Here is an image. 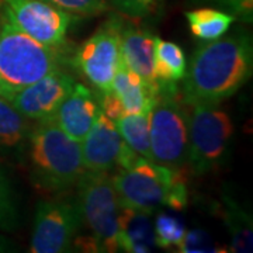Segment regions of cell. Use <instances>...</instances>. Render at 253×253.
I'll use <instances>...</instances> for the list:
<instances>
[{
	"instance_id": "obj_16",
	"label": "cell",
	"mask_w": 253,
	"mask_h": 253,
	"mask_svg": "<svg viewBox=\"0 0 253 253\" xmlns=\"http://www.w3.org/2000/svg\"><path fill=\"white\" fill-rule=\"evenodd\" d=\"M118 251L128 253H149L154 251V225L148 214L121 207L118 214Z\"/></svg>"
},
{
	"instance_id": "obj_8",
	"label": "cell",
	"mask_w": 253,
	"mask_h": 253,
	"mask_svg": "<svg viewBox=\"0 0 253 253\" xmlns=\"http://www.w3.org/2000/svg\"><path fill=\"white\" fill-rule=\"evenodd\" d=\"M124 17L113 14L73 55V66L100 91H110L121 65V27Z\"/></svg>"
},
{
	"instance_id": "obj_2",
	"label": "cell",
	"mask_w": 253,
	"mask_h": 253,
	"mask_svg": "<svg viewBox=\"0 0 253 253\" xmlns=\"http://www.w3.org/2000/svg\"><path fill=\"white\" fill-rule=\"evenodd\" d=\"M120 206L152 215L162 207L181 211L187 206L186 168L172 170L142 156L126 168H120L113 177Z\"/></svg>"
},
{
	"instance_id": "obj_29",
	"label": "cell",
	"mask_w": 253,
	"mask_h": 253,
	"mask_svg": "<svg viewBox=\"0 0 253 253\" xmlns=\"http://www.w3.org/2000/svg\"><path fill=\"white\" fill-rule=\"evenodd\" d=\"M0 31H1V14H0Z\"/></svg>"
},
{
	"instance_id": "obj_14",
	"label": "cell",
	"mask_w": 253,
	"mask_h": 253,
	"mask_svg": "<svg viewBox=\"0 0 253 253\" xmlns=\"http://www.w3.org/2000/svg\"><path fill=\"white\" fill-rule=\"evenodd\" d=\"M154 38L148 30L134 20L121 27V61L126 69L141 76L145 82L159 86L154 78Z\"/></svg>"
},
{
	"instance_id": "obj_1",
	"label": "cell",
	"mask_w": 253,
	"mask_h": 253,
	"mask_svg": "<svg viewBox=\"0 0 253 253\" xmlns=\"http://www.w3.org/2000/svg\"><path fill=\"white\" fill-rule=\"evenodd\" d=\"M252 71V36L236 28L196 49L181 79V100L189 106H218L251 79Z\"/></svg>"
},
{
	"instance_id": "obj_21",
	"label": "cell",
	"mask_w": 253,
	"mask_h": 253,
	"mask_svg": "<svg viewBox=\"0 0 253 253\" xmlns=\"http://www.w3.org/2000/svg\"><path fill=\"white\" fill-rule=\"evenodd\" d=\"M149 111L136 114H124L114 123L121 138L132 151L148 161H152L149 141Z\"/></svg>"
},
{
	"instance_id": "obj_3",
	"label": "cell",
	"mask_w": 253,
	"mask_h": 253,
	"mask_svg": "<svg viewBox=\"0 0 253 253\" xmlns=\"http://www.w3.org/2000/svg\"><path fill=\"white\" fill-rule=\"evenodd\" d=\"M34 123L27 145L33 184L45 193L71 190L84 173L81 142L66 135L54 118Z\"/></svg>"
},
{
	"instance_id": "obj_27",
	"label": "cell",
	"mask_w": 253,
	"mask_h": 253,
	"mask_svg": "<svg viewBox=\"0 0 253 253\" xmlns=\"http://www.w3.org/2000/svg\"><path fill=\"white\" fill-rule=\"evenodd\" d=\"M222 11L234 16L235 20L244 23H252L253 20V0H210Z\"/></svg>"
},
{
	"instance_id": "obj_17",
	"label": "cell",
	"mask_w": 253,
	"mask_h": 253,
	"mask_svg": "<svg viewBox=\"0 0 253 253\" xmlns=\"http://www.w3.org/2000/svg\"><path fill=\"white\" fill-rule=\"evenodd\" d=\"M33 121L0 96V149L18 154L28 145Z\"/></svg>"
},
{
	"instance_id": "obj_13",
	"label": "cell",
	"mask_w": 253,
	"mask_h": 253,
	"mask_svg": "<svg viewBox=\"0 0 253 253\" xmlns=\"http://www.w3.org/2000/svg\"><path fill=\"white\" fill-rule=\"evenodd\" d=\"M100 111V101L94 93L87 86L75 83L55 113L54 120L66 135L81 142L90 131Z\"/></svg>"
},
{
	"instance_id": "obj_5",
	"label": "cell",
	"mask_w": 253,
	"mask_h": 253,
	"mask_svg": "<svg viewBox=\"0 0 253 253\" xmlns=\"http://www.w3.org/2000/svg\"><path fill=\"white\" fill-rule=\"evenodd\" d=\"M82 225L90 236L75 238L73 245L86 252H118L117 229L120 201L109 172L84 170L76 183Z\"/></svg>"
},
{
	"instance_id": "obj_20",
	"label": "cell",
	"mask_w": 253,
	"mask_h": 253,
	"mask_svg": "<svg viewBox=\"0 0 253 253\" xmlns=\"http://www.w3.org/2000/svg\"><path fill=\"white\" fill-rule=\"evenodd\" d=\"M186 18L190 31L203 41H212L226 34L235 17L225 11L211 7H203L187 11Z\"/></svg>"
},
{
	"instance_id": "obj_9",
	"label": "cell",
	"mask_w": 253,
	"mask_h": 253,
	"mask_svg": "<svg viewBox=\"0 0 253 253\" xmlns=\"http://www.w3.org/2000/svg\"><path fill=\"white\" fill-rule=\"evenodd\" d=\"M82 226L76 199H45L38 203L31 235L33 253H62L72 249Z\"/></svg>"
},
{
	"instance_id": "obj_11",
	"label": "cell",
	"mask_w": 253,
	"mask_h": 253,
	"mask_svg": "<svg viewBox=\"0 0 253 253\" xmlns=\"http://www.w3.org/2000/svg\"><path fill=\"white\" fill-rule=\"evenodd\" d=\"M75 79L62 68L55 69L7 99L31 121L54 118L61 103L71 93Z\"/></svg>"
},
{
	"instance_id": "obj_23",
	"label": "cell",
	"mask_w": 253,
	"mask_h": 253,
	"mask_svg": "<svg viewBox=\"0 0 253 253\" xmlns=\"http://www.w3.org/2000/svg\"><path fill=\"white\" fill-rule=\"evenodd\" d=\"M75 18L99 17L107 13L111 6L109 0H42Z\"/></svg>"
},
{
	"instance_id": "obj_6",
	"label": "cell",
	"mask_w": 253,
	"mask_h": 253,
	"mask_svg": "<svg viewBox=\"0 0 253 253\" xmlns=\"http://www.w3.org/2000/svg\"><path fill=\"white\" fill-rule=\"evenodd\" d=\"M176 86H161L149 111V141L152 162L172 170L187 165L189 116L183 109Z\"/></svg>"
},
{
	"instance_id": "obj_12",
	"label": "cell",
	"mask_w": 253,
	"mask_h": 253,
	"mask_svg": "<svg viewBox=\"0 0 253 253\" xmlns=\"http://www.w3.org/2000/svg\"><path fill=\"white\" fill-rule=\"evenodd\" d=\"M124 145L126 142L120 135L116 123L100 111L90 131L81 141L84 170L110 172L117 168Z\"/></svg>"
},
{
	"instance_id": "obj_18",
	"label": "cell",
	"mask_w": 253,
	"mask_h": 253,
	"mask_svg": "<svg viewBox=\"0 0 253 253\" xmlns=\"http://www.w3.org/2000/svg\"><path fill=\"white\" fill-rule=\"evenodd\" d=\"M186 56L180 46L159 37L154 38V78L159 86H172L184 78Z\"/></svg>"
},
{
	"instance_id": "obj_22",
	"label": "cell",
	"mask_w": 253,
	"mask_h": 253,
	"mask_svg": "<svg viewBox=\"0 0 253 253\" xmlns=\"http://www.w3.org/2000/svg\"><path fill=\"white\" fill-rule=\"evenodd\" d=\"M184 225L179 218L169 215L166 212L158 214L155 219L154 234H155V245L169 249V248H177L184 236Z\"/></svg>"
},
{
	"instance_id": "obj_19",
	"label": "cell",
	"mask_w": 253,
	"mask_h": 253,
	"mask_svg": "<svg viewBox=\"0 0 253 253\" xmlns=\"http://www.w3.org/2000/svg\"><path fill=\"white\" fill-rule=\"evenodd\" d=\"M219 215L231 235V252H252V218L236 204L235 200L225 197L219 203Z\"/></svg>"
},
{
	"instance_id": "obj_4",
	"label": "cell",
	"mask_w": 253,
	"mask_h": 253,
	"mask_svg": "<svg viewBox=\"0 0 253 253\" xmlns=\"http://www.w3.org/2000/svg\"><path fill=\"white\" fill-rule=\"evenodd\" d=\"M1 14V13H0ZM61 48L45 45L27 36L1 14L0 96L10 99L21 89L59 69Z\"/></svg>"
},
{
	"instance_id": "obj_25",
	"label": "cell",
	"mask_w": 253,
	"mask_h": 253,
	"mask_svg": "<svg viewBox=\"0 0 253 253\" xmlns=\"http://www.w3.org/2000/svg\"><path fill=\"white\" fill-rule=\"evenodd\" d=\"M18 224V214L13 190L4 172L0 169V228L13 231Z\"/></svg>"
},
{
	"instance_id": "obj_10",
	"label": "cell",
	"mask_w": 253,
	"mask_h": 253,
	"mask_svg": "<svg viewBox=\"0 0 253 253\" xmlns=\"http://www.w3.org/2000/svg\"><path fill=\"white\" fill-rule=\"evenodd\" d=\"M0 13L41 44L62 48L73 16L42 0H0Z\"/></svg>"
},
{
	"instance_id": "obj_26",
	"label": "cell",
	"mask_w": 253,
	"mask_h": 253,
	"mask_svg": "<svg viewBox=\"0 0 253 253\" xmlns=\"http://www.w3.org/2000/svg\"><path fill=\"white\" fill-rule=\"evenodd\" d=\"M177 251L181 253H222L226 249L217 248L215 242L208 232L203 229L186 231L181 242L177 246Z\"/></svg>"
},
{
	"instance_id": "obj_15",
	"label": "cell",
	"mask_w": 253,
	"mask_h": 253,
	"mask_svg": "<svg viewBox=\"0 0 253 253\" xmlns=\"http://www.w3.org/2000/svg\"><path fill=\"white\" fill-rule=\"evenodd\" d=\"M110 90L120 100L124 114H136L152 109L159 96L161 86L145 82L141 76L126 69L121 62Z\"/></svg>"
},
{
	"instance_id": "obj_7",
	"label": "cell",
	"mask_w": 253,
	"mask_h": 253,
	"mask_svg": "<svg viewBox=\"0 0 253 253\" xmlns=\"http://www.w3.org/2000/svg\"><path fill=\"white\" fill-rule=\"evenodd\" d=\"M235 132L234 123L218 106H193L189 116L187 165L194 174H207L222 166Z\"/></svg>"
},
{
	"instance_id": "obj_24",
	"label": "cell",
	"mask_w": 253,
	"mask_h": 253,
	"mask_svg": "<svg viewBox=\"0 0 253 253\" xmlns=\"http://www.w3.org/2000/svg\"><path fill=\"white\" fill-rule=\"evenodd\" d=\"M165 0H109L110 6L114 7L120 16L126 20H145L154 17L163 7Z\"/></svg>"
},
{
	"instance_id": "obj_28",
	"label": "cell",
	"mask_w": 253,
	"mask_h": 253,
	"mask_svg": "<svg viewBox=\"0 0 253 253\" xmlns=\"http://www.w3.org/2000/svg\"><path fill=\"white\" fill-rule=\"evenodd\" d=\"M13 248H11V245L4 239V238H1L0 236V252H9V251H11Z\"/></svg>"
}]
</instances>
